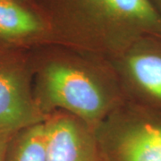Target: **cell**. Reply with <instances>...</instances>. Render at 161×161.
<instances>
[{
    "instance_id": "6da1fadb",
    "label": "cell",
    "mask_w": 161,
    "mask_h": 161,
    "mask_svg": "<svg viewBox=\"0 0 161 161\" xmlns=\"http://www.w3.org/2000/svg\"><path fill=\"white\" fill-rule=\"evenodd\" d=\"M63 6L71 40L113 58L142 37H161L152 0H64Z\"/></svg>"
},
{
    "instance_id": "7a4b0ae2",
    "label": "cell",
    "mask_w": 161,
    "mask_h": 161,
    "mask_svg": "<svg viewBox=\"0 0 161 161\" xmlns=\"http://www.w3.org/2000/svg\"><path fill=\"white\" fill-rule=\"evenodd\" d=\"M33 94L44 116L60 109L94 130L126 99L121 85L112 86L97 70L68 58L51 59L41 66Z\"/></svg>"
},
{
    "instance_id": "3957f363",
    "label": "cell",
    "mask_w": 161,
    "mask_h": 161,
    "mask_svg": "<svg viewBox=\"0 0 161 161\" xmlns=\"http://www.w3.org/2000/svg\"><path fill=\"white\" fill-rule=\"evenodd\" d=\"M101 161H161V111L125 99L95 129Z\"/></svg>"
},
{
    "instance_id": "277c9868",
    "label": "cell",
    "mask_w": 161,
    "mask_h": 161,
    "mask_svg": "<svg viewBox=\"0 0 161 161\" xmlns=\"http://www.w3.org/2000/svg\"><path fill=\"white\" fill-rule=\"evenodd\" d=\"M31 73L20 47L0 43V131L15 134L46 119L35 102Z\"/></svg>"
},
{
    "instance_id": "5b68a950",
    "label": "cell",
    "mask_w": 161,
    "mask_h": 161,
    "mask_svg": "<svg viewBox=\"0 0 161 161\" xmlns=\"http://www.w3.org/2000/svg\"><path fill=\"white\" fill-rule=\"evenodd\" d=\"M115 59L125 98L161 111V37H142Z\"/></svg>"
},
{
    "instance_id": "8992f818",
    "label": "cell",
    "mask_w": 161,
    "mask_h": 161,
    "mask_svg": "<svg viewBox=\"0 0 161 161\" xmlns=\"http://www.w3.org/2000/svg\"><path fill=\"white\" fill-rule=\"evenodd\" d=\"M46 161H101L95 130L66 112L44 120Z\"/></svg>"
},
{
    "instance_id": "52a82bcc",
    "label": "cell",
    "mask_w": 161,
    "mask_h": 161,
    "mask_svg": "<svg viewBox=\"0 0 161 161\" xmlns=\"http://www.w3.org/2000/svg\"><path fill=\"white\" fill-rule=\"evenodd\" d=\"M42 30L34 13L15 0H0V43L21 47Z\"/></svg>"
},
{
    "instance_id": "ba28073f",
    "label": "cell",
    "mask_w": 161,
    "mask_h": 161,
    "mask_svg": "<svg viewBox=\"0 0 161 161\" xmlns=\"http://www.w3.org/2000/svg\"><path fill=\"white\" fill-rule=\"evenodd\" d=\"M6 161H46L44 121L26 127L13 136Z\"/></svg>"
},
{
    "instance_id": "9c48e42d",
    "label": "cell",
    "mask_w": 161,
    "mask_h": 161,
    "mask_svg": "<svg viewBox=\"0 0 161 161\" xmlns=\"http://www.w3.org/2000/svg\"><path fill=\"white\" fill-rule=\"evenodd\" d=\"M14 134L0 131V161H6L9 143Z\"/></svg>"
},
{
    "instance_id": "30bf717a",
    "label": "cell",
    "mask_w": 161,
    "mask_h": 161,
    "mask_svg": "<svg viewBox=\"0 0 161 161\" xmlns=\"http://www.w3.org/2000/svg\"><path fill=\"white\" fill-rule=\"evenodd\" d=\"M153 4L155 5L156 8L158 9V11L161 14V0H152Z\"/></svg>"
}]
</instances>
